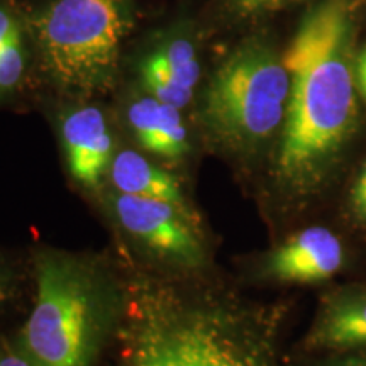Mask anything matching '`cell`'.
Instances as JSON below:
<instances>
[{"mask_svg": "<svg viewBox=\"0 0 366 366\" xmlns=\"http://www.w3.org/2000/svg\"><path fill=\"white\" fill-rule=\"evenodd\" d=\"M290 75L277 178L305 194L324 180L358 117L355 16L350 0H320L282 54Z\"/></svg>", "mask_w": 366, "mask_h": 366, "instance_id": "6da1fadb", "label": "cell"}, {"mask_svg": "<svg viewBox=\"0 0 366 366\" xmlns=\"http://www.w3.org/2000/svg\"><path fill=\"white\" fill-rule=\"evenodd\" d=\"M114 329V366H274L267 317L202 288L132 283Z\"/></svg>", "mask_w": 366, "mask_h": 366, "instance_id": "7a4b0ae2", "label": "cell"}, {"mask_svg": "<svg viewBox=\"0 0 366 366\" xmlns=\"http://www.w3.org/2000/svg\"><path fill=\"white\" fill-rule=\"evenodd\" d=\"M119 305L89 262L44 251L36 258V299L16 350L33 366H94Z\"/></svg>", "mask_w": 366, "mask_h": 366, "instance_id": "3957f363", "label": "cell"}, {"mask_svg": "<svg viewBox=\"0 0 366 366\" xmlns=\"http://www.w3.org/2000/svg\"><path fill=\"white\" fill-rule=\"evenodd\" d=\"M31 26L49 76L63 90L92 94L112 84L134 9L131 0H48Z\"/></svg>", "mask_w": 366, "mask_h": 366, "instance_id": "277c9868", "label": "cell"}, {"mask_svg": "<svg viewBox=\"0 0 366 366\" xmlns=\"http://www.w3.org/2000/svg\"><path fill=\"white\" fill-rule=\"evenodd\" d=\"M290 75L264 39L241 43L219 65L204 94L202 121L227 149L248 153L267 144L285 124Z\"/></svg>", "mask_w": 366, "mask_h": 366, "instance_id": "5b68a950", "label": "cell"}, {"mask_svg": "<svg viewBox=\"0 0 366 366\" xmlns=\"http://www.w3.org/2000/svg\"><path fill=\"white\" fill-rule=\"evenodd\" d=\"M114 210L132 237L170 263L197 268L204 262V246L185 210L127 194L114 199Z\"/></svg>", "mask_w": 366, "mask_h": 366, "instance_id": "8992f818", "label": "cell"}, {"mask_svg": "<svg viewBox=\"0 0 366 366\" xmlns=\"http://www.w3.org/2000/svg\"><path fill=\"white\" fill-rule=\"evenodd\" d=\"M345 248L326 227H307L282 242L267 259V273L282 282H324L340 272Z\"/></svg>", "mask_w": 366, "mask_h": 366, "instance_id": "52a82bcc", "label": "cell"}, {"mask_svg": "<svg viewBox=\"0 0 366 366\" xmlns=\"http://www.w3.org/2000/svg\"><path fill=\"white\" fill-rule=\"evenodd\" d=\"M139 73L149 95L183 109L194 97L202 73L197 46L187 34L168 36L146 54Z\"/></svg>", "mask_w": 366, "mask_h": 366, "instance_id": "ba28073f", "label": "cell"}, {"mask_svg": "<svg viewBox=\"0 0 366 366\" xmlns=\"http://www.w3.org/2000/svg\"><path fill=\"white\" fill-rule=\"evenodd\" d=\"M61 137L71 177L85 187L99 185L112 163V134L95 105L75 107L63 117Z\"/></svg>", "mask_w": 366, "mask_h": 366, "instance_id": "9c48e42d", "label": "cell"}, {"mask_svg": "<svg viewBox=\"0 0 366 366\" xmlns=\"http://www.w3.org/2000/svg\"><path fill=\"white\" fill-rule=\"evenodd\" d=\"M310 347H366V290L345 288L324 300L309 336Z\"/></svg>", "mask_w": 366, "mask_h": 366, "instance_id": "30bf717a", "label": "cell"}, {"mask_svg": "<svg viewBox=\"0 0 366 366\" xmlns=\"http://www.w3.org/2000/svg\"><path fill=\"white\" fill-rule=\"evenodd\" d=\"M127 122L141 148L149 153L175 159L189 149V131L180 109L153 95L137 99L127 107Z\"/></svg>", "mask_w": 366, "mask_h": 366, "instance_id": "8fae6325", "label": "cell"}, {"mask_svg": "<svg viewBox=\"0 0 366 366\" xmlns=\"http://www.w3.org/2000/svg\"><path fill=\"white\" fill-rule=\"evenodd\" d=\"M109 173L119 194L163 200L187 212V204L178 182L143 154L132 149L121 151L114 157Z\"/></svg>", "mask_w": 366, "mask_h": 366, "instance_id": "7c38bea8", "label": "cell"}, {"mask_svg": "<svg viewBox=\"0 0 366 366\" xmlns=\"http://www.w3.org/2000/svg\"><path fill=\"white\" fill-rule=\"evenodd\" d=\"M26 51L21 27H17L0 48V95L16 89L24 75Z\"/></svg>", "mask_w": 366, "mask_h": 366, "instance_id": "4fadbf2b", "label": "cell"}, {"mask_svg": "<svg viewBox=\"0 0 366 366\" xmlns=\"http://www.w3.org/2000/svg\"><path fill=\"white\" fill-rule=\"evenodd\" d=\"M299 2L302 0H224V6L237 21H254Z\"/></svg>", "mask_w": 366, "mask_h": 366, "instance_id": "5bb4252c", "label": "cell"}, {"mask_svg": "<svg viewBox=\"0 0 366 366\" xmlns=\"http://www.w3.org/2000/svg\"><path fill=\"white\" fill-rule=\"evenodd\" d=\"M351 212L360 222H366V163L351 190Z\"/></svg>", "mask_w": 366, "mask_h": 366, "instance_id": "9a60e30c", "label": "cell"}, {"mask_svg": "<svg viewBox=\"0 0 366 366\" xmlns=\"http://www.w3.org/2000/svg\"><path fill=\"white\" fill-rule=\"evenodd\" d=\"M355 76H356V89L360 90L361 97L366 100V46L358 54H356Z\"/></svg>", "mask_w": 366, "mask_h": 366, "instance_id": "2e32d148", "label": "cell"}, {"mask_svg": "<svg viewBox=\"0 0 366 366\" xmlns=\"http://www.w3.org/2000/svg\"><path fill=\"white\" fill-rule=\"evenodd\" d=\"M17 27H19V24L14 19L12 14L4 6H0V48H2V44L6 43L9 36H11Z\"/></svg>", "mask_w": 366, "mask_h": 366, "instance_id": "e0dca14e", "label": "cell"}, {"mask_svg": "<svg viewBox=\"0 0 366 366\" xmlns=\"http://www.w3.org/2000/svg\"><path fill=\"white\" fill-rule=\"evenodd\" d=\"M0 366H33L17 350L0 346Z\"/></svg>", "mask_w": 366, "mask_h": 366, "instance_id": "ac0fdd59", "label": "cell"}, {"mask_svg": "<svg viewBox=\"0 0 366 366\" xmlns=\"http://www.w3.org/2000/svg\"><path fill=\"white\" fill-rule=\"evenodd\" d=\"M11 294H12L11 274H9L7 269L0 264V305L6 304Z\"/></svg>", "mask_w": 366, "mask_h": 366, "instance_id": "d6986e66", "label": "cell"}, {"mask_svg": "<svg viewBox=\"0 0 366 366\" xmlns=\"http://www.w3.org/2000/svg\"><path fill=\"white\" fill-rule=\"evenodd\" d=\"M332 366H366V358L365 356H355V358H346L337 361Z\"/></svg>", "mask_w": 366, "mask_h": 366, "instance_id": "ffe728a7", "label": "cell"}]
</instances>
